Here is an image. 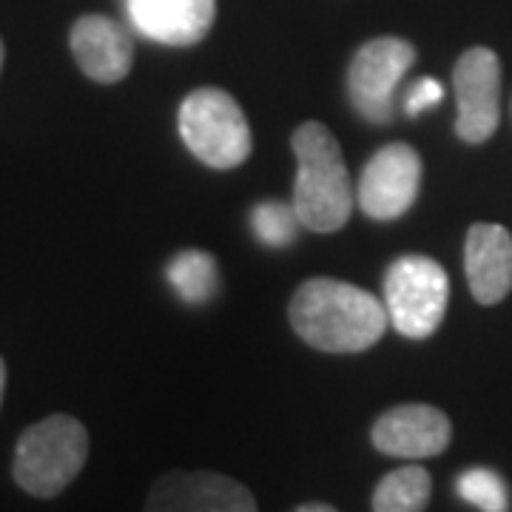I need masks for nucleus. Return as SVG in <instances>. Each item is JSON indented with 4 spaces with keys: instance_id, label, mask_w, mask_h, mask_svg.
I'll use <instances>...</instances> for the list:
<instances>
[{
    "instance_id": "obj_17",
    "label": "nucleus",
    "mask_w": 512,
    "mask_h": 512,
    "mask_svg": "<svg viewBox=\"0 0 512 512\" xmlns=\"http://www.w3.org/2000/svg\"><path fill=\"white\" fill-rule=\"evenodd\" d=\"M458 495L473 504L478 510L484 512H504L510 510V490H507V481L487 470V467H473V470H464L456 481Z\"/></svg>"
},
{
    "instance_id": "obj_4",
    "label": "nucleus",
    "mask_w": 512,
    "mask_h": 512,
    "mask_svg": "<svg viewBox=\"0 0 512 512\" xmlns=\"http://www.w3.org/2000/svg\"><path fill=\"white\" fill-rule=\"evenodd\" d=\"M180 137L185 148L208 168H237L254 148L248 117L225 89L202 86L180 106Z\"/></svg>"
},
{
    "instance_id": "obj_2",
    "label": "nucleus",
    "mask_w": 512,
    "mask_h": 512,
    "mask_svg": "<svg viewBox=\"0 0 512 512\" xmlns=\"http://www.w3.org/2000/svg\"><path fill=\"white\" fill-rule=\"evenodd\" d=\"M291 148L296 157L293 208L302 228L336 234L348 225L356 200L339 140L325 123L308 120L293 131Z\"/></svg>"
},
{
    "instance_id": "obj_16",
    "label": "nucleus",
    "mask_w": 512,
    "mask_h": 512,
    "mask_svg": "<svg viewBox=\"0 0 512 512\" xmlns=\"http://www.w3.org/2000/svg\"><path fill=\"white\" fill-rule=\"evenodd\" d=\"M299 214L293 208V202L268 200L259 202L251 211V228H254L256 239L268 248H288L299 234Z\"/></svg>"
},
{
    "instance_id": "obj_20",
    "label": "nucleus",
    "mask_w": 512,
    "mask_h": 512,
    "mask_svg": "<svg viewBox=\"0 0 512 512\" xmlns=\"http://www.w3.org/2000/svg\"><path fill=\"white\" fill-rule=\"evenodd\" d=\"M3 390H6V365L0 359V404H3Z\"/></svg>"
},
{
    "instance_id": "obj_18",
    "label": "nucleus",
    "mask_w": 512,
    "mask_h": 512,
    "mask_svg": "<svg viewBox=\"0 0 512 512\" xmlns=\"http://www.w3.org/2000/svg\"><path fill=\"white\" fill-rule=\"evenodd\" d=\"M441 100H444V86H441L439 80L421 77L419 83H413V89L404 97V109H407L410 117H419V114H424L427 109L439 106Z\"/></svg>"
},
{
    "instance_id": "obj_5",
    "label": "nucleus",
    "mask_w": 512,
    "mask_h": 512,
    "mask_svg": "<svg viewBox=\"0 0 512 512\" xmlns=\"http://www.w3.org/2000/svg\"><path fill=\"white\" fill-rule=\"evenodd\" d=\"M450 302V276L436 259L404 254L384 276V308L390 325L407 339H430L444 322Z\"/></svg>"
},
{
    "instance_id": "obj_12",
    "label": "nucleus",
    "mask_w": 512,
    "mask_h": 512,
    "mask_svg": "<svg viewBox=\"0 0 512 512\" xmlns=\"http://www.w3.org/2000/svg\"><path fill=\"white\" fill-rule=\"evenodd\" d=\"M134 29L163 46H197L211 35L217 0H126Z\"/></svg>"
},
{
    "instance_id": "obj_6",
    "label": "nucleus",
    "mask_w": 512,
    "mask_h": 512,
    "mask_svg": "<svg viewBox=\"0 0 512 512\" xmlns=\"http://www.w3.org/2000/svg\"><path fill=\"white\" fill-rule=\"evenodd\" d=\"M416 63V46L404 37H373L353 55L348 66V97L356 114L387 126L393 120V100L402 77Z\"/></svg>"
},
{
    "instance_id": "obj_13",
    "label": "nucleus",
    "mask_w": 512,
    "mask_h": 512,
    "mask_svg": "<svg viewBox=\"0 0 512 512\" xmlns=\"http://www.w3.org/2000/svg\"><path fill=\"white\" fill-rule=\"evenodd\" d=\"M464 274L478 305H498L512 291V234L498 222L470 225L464 239Z\"/></svg>"
},
{
    "instance_id": "obj_7",
    "label": "nucleus",
    "mask_w": 512,
    "mask_h": 512,
    "mask_svg": "<svg viewBox=\"0 0 512 512\" xmlns=\"http://www.w3.org/2000/svg\"><path fill=\"white\" fill-rule=\"evenodd\" d=\"M453 92L456 134L470 146L487 143L501 123V60L493 49L473 46L458 57Z\"/></svg>"
},
{
    "instance_id": "obj_9",
    "label": "nucleus",
    "mask_w": 512,
    "mask_h": 512,
    "mask_svg": "<svg viewBox=\"0 0 512 512\" xmlns=\"http://www.w3.org/2000/svg\"><path fill=\"white\" fill-rule=\"evenodd\" d=\"M254 493L237 478L220 473H165L157 478L146 501L151 512H254Z\"/></svg>"
},
{
    "instance_id": "obj_3",
    "label": "nucleus",
    "mask_w": 512,
    "mask_h": 512,
    "mask_svg": "<svg viewBox=\"0 0 512 512\" xmlns=\"http://www.w3.org/2000/svg\"><path fill=\"white\" fill-rule=\"evenodd\" d=\"M89 458V433L80 421L55 413L23 430L15 450V481L35 498H55Z\"/></svg>"
},
{
    "instance_id": "obj_14",
    "label": "nucleus",
    "mask_w": 512,
    "mask_h": 512,
    "mask_svg": "<svg viewBox=\"0 0 512 512\" xmlns=\"http://www.w3.org/2000/svg\"><path fill=\"white\" fill-rule=\"evenodd\" d=\"M165 276L185 305H205L217 296V288H220L217 262H214V256L205 254L200 248L180 251L168 262Z\"/></svg>"
},
{
    "instance_id": "obj_1",
    "label": "nucleus",
    "mask_w": 512,
    "mask_h": 512,
    "mask_svg": "<svg viewBox=\"0 0 512 512\" xmlns=\"http://www.w3.org/2000/svg\"><path fill=\"white\" fill-rule=\"evenodd\" d=\"M288 319L293 333L322 353L370 350L390 325L379 296L330 276H316L296 288Z\"/></svg>"
},
{
    "instance_id": "obj_21",
    "label": "nucleus",
    "mask_w": 512,
    "mask_h": 512,
    "mask_svg": "<svg viewBox=\"0 0 512 512\" xmlns=\"http://www.w3.org/2000/svg\"><path fill=\"white\" fill-rule=\"evenodd\" d=\"M3 60H6V46H3V40H0V72H3Z\"/></svg>"
},
{
    "instance_id": "obj_8",
    "label": "nucleus",
    "mask_w": 512,
    "mask_h": 512,
    "mask_svg": "<svg viewBox=\"0 0 512 512\" xmlns=\"http://www.w3.org/2000/svg\"><path fill=\"white\" fill-rule=\"evenodd\" d=\"M421 157L407 143H390L379 148L362 168L356 183V205L376 222H393L404 217L419 200Z\"/></svg>"
},
{
    "instance_id": "obj_15",
    "label": "nucleus",
    "mask_w": 512,
    "mask_h": 512,
    "mask_svg": "<svg viewBox=\"0 0 512 512\" xmlns=\"http://www.w3.org/2000/svg\"><path fill=\"white\" fill-rule=\"evenodd\" d=\"M430 493H433L430 473L419 464H410L387 473L376 484L370 504L376 512H419L427 507Z\"/></svg>"
},
{
    "instance_id": "obj_19",
    "label": "nucleus",
    "mask_w": 512,
    "mask_h": 512,
    "mask_svg": "<svg viewBox=\"0 0 512 512\" xmlns=\"http://www.w3.org/2000/svg\"><path fill=\"white\" fill-rule=\"evenodd\" d=\"M336 507H330V504H299L296 512H333Z\"/></svg>"
},
{
    "instance_id": "obj_11",
    "label": "nucleus",
    "mask_w": 512,
    "mask_h": 512,
    "mask_svg": "<svg viewBox=\"0 0 512 512\" xmlns=\"http://www.w3.org/2000/svg\"><path fill=\"white\" fill-rule=\"evenodd\" d=\"M69 46L80 72L103 86L126 80L134 66V37L109 15H83L74 20Z\"/></svg>"
},
{
    "instance_id": "obj_10",
    "label": "nucleus",
    "mask_w": 512,
    "mask_h": 512,
    "mask_svg": "<svg viewBox=\"0 0 512 512\" xmlns=\"http://www.w3.org/2000/svg\"><path fill=\"white\" fill-rule=\"evenodd\" d=\"M373 447L393 458L441 456L453 441V424L433 404H396L384 410L370 430Z\"/></svg>"
}]
</instances>
